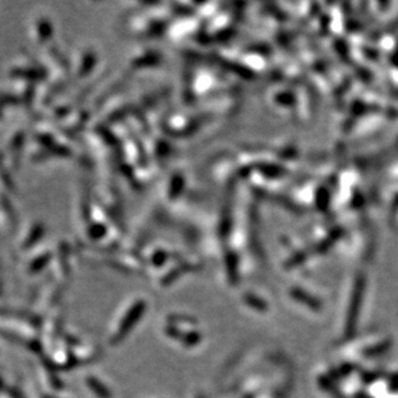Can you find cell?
Instances as JSON below:
<instances>
[{"label":"cell","instance_id":"obj_1","mask_svg":"<svg viewBox=\"0 0 398 398\" xmlns=\"http://www.w3.org/2000/svg\"><path fill=\"white\" fill-rule=\"evenodd\" d=\"M141 313H142V308H137V309H134V311L130 312V313L127 316V318L121 322V325L119 326V329H117L116 334L113 335L111 343L116 344V343L121 342V339L124 338L125 335L128 334L129 331H130V329L134 326L135 323L138 322V318H139V316H141Z\"/></svg>","mask_w":398,"mask_h":398}]
</instances>
